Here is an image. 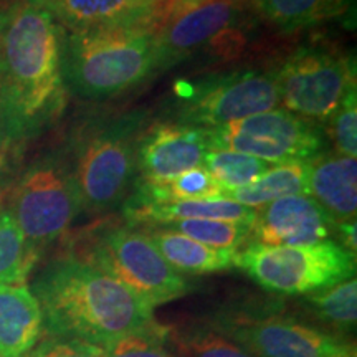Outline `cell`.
<instances>
[{"instance_id":"obj_1","label":"cell","mask_w":357,"mask_h":357,"mask_svg":"<svg viewBox=\"0 0 357 357\" xmlns=\"http://www.w3.org/2000/svg\"><path fill=\"white\" fill-rule=\"evenodd\" d=\"M65 29L42 8L12 7L0 30V113L13 142L50 128L66 106Z\"/></svg>"},{"instance_id":"obj_2","label":"cell","mask_w":357,"mask_h":357,"mask_svg":"<svg viewBox=\"0 0 357 357\" xmlns=\"http://www.w3.org/2000/svg\"><path fill=\"white\" fill-rule=\"evenodd\" d=\"M32 293L48 336L78 339L102 347L153 324L154 307L108 273L77 255L52 260L35 276Z\"/></svg>"},{"instance_id":"obj_3","label":"cell","mask_w":357,"mask_h":357,"mask_svg":"<svg viewBox=\"0 0 357 357\" xmlns=\"http://www.w3.org/2000/svg\"><path fill=\"white\" fill-rule=\"evenodd\" d=\"M66 88L83 98L102 100L128 91L158 71L155 29L124 25L65 35Z\"/></svg>"},{"instance_id":"obj_4","label":"cell","mask_w":357,"mask_h":357,"mask_svg":"<svg viewBox=\"0 0 357 357\" xmlns=\"http://www.w3.org/2000/svg\"><path fill=\"white\" fill-rule=\"evenodd\" d=\"M139 126L141 116L132 113L89 123L75 136L66 158L83 212H108L126 197L136 172Z\"/></svg>"},{"instance_id":"obj_5","label":"cell","mask_w":357,"mask_h":357,"mask_svg":"<svg viewBox=\"0 0 357 357\" xmlns=\"http://www.w3.org/2000/svg\"><path fill=\"white\" fill-rule=\"evenodd\" d=\"M2 202L38 260L83 212L70 160L61 153L40 155L30 162Z\"/></svg>"},{"instance_id":"obj_6","label":"cell","mask_w":357,"mask_h":357,"mask_svg":"<svg viewBox=\"0 0 357 357\" xmlns=\"http://www.w3.org/2000/svg\"><path fill=\"white\" fill-rule=\"evenodd\" d=\"M205 321L253 357H357L354 339L319 331L280 306H230Z\"/></svg>"},{"instance_id":"obj_7","label":"cell","mask_w":357,"mask_h":357,"mask_svg":"<svg viewBox=\"0 0 357 357\" xmlns=\"http://www.w3.org/2000/svg\"><path fill=\"white\" fill-rule=\"evenodd\" d=\"M235 266L270 293L306 296L356 276V255L336 240L300 247L248 242L236 252Z\"/></svg>"},{"instance_id":"obj_8","label":"cell","mask_w":357,"mask_h":357,"mask_svg":"<svg viewBox=\"0 0 357 357\" xmlns=\"http://www.w3.org/2000/svg\"><path fill=\"white\" fill-rule=\"evenodd\" d=\"M108 273L151 307L185 296L190 281L169 265L144 230L109 227L89 236L84 252L73 253Z\"/></svg>"},{"instance_id":"obj_9","label":"cell","mask_w":357,"mask_h":357,"mask_svg":"<svg viewBox=\"0 0 357 357\" xmlns=\"http://www.w3.org/2000/svg\"><path fill=\"white\" fill-rule=\"evenodd\" d=\"M273 77L280 102L316 123L329 121L356 88L354 63L336 48L303 47L284 60Z\"/></svg>"},{"instance_id":"obj_10","label":"cell","mask_w":357,"mask_h":357,"mask_svg":"<svg viewBox=\"0 0 357 357\" xmlns=\"http://www.w3.org/2000/svg\"><path fill=\"white\" fill-rule=\"evenodd\" d=\"M280 105L273 73L235 70L212 75L178 89V123L204 131L275 109Z\"/></svg>"},{"instance_id":"obj_11","label":"cell","mask_w":357,"mask_h":357,"mask_svg":"<svg viewBox=\"0 0 357 357\" xmlns=\"http://www.w3.org/2000/svg\"><path fill=\"white\" fill-rule=\"evenodd\" d=\"M205 134L208 149L235 151L268 164L307 162L326 149L324 132L314 123L280 108L208 129Z\"/></svg>"},{"instance_id":"obj_12","label":"cell","mask_w":357,"mask_h":357,"mask_svg":"<svg viewBox=\"0 0 357 357\" xmlns=\"http://www.w3.org/2000/svg\"><path fill=\"white\" fill-rule=\"evenodd\" d=\"M247 0H207L174 13L155 30L158 71L171 68L208 47L231 43L245 20Z\"/></svg>"},{"instance_id":"obj_13","label":"cell","mask_w":357,"mask_h":357,"mask_svg":"<svg viewBox=\"0 0 357 357\" xmlns=\"http://www.w3.org/2000/svg\"><path fill=\"white\" fill-rule=\"evenodd\" d=\"M207 134L185 123H158L137 137L136 171L146 184H162L200 167L207 154Z\"/></svg>"},{"instance_id":"obj_14","label":"cell","mask_w":357,"mask_h":357,"mask_svg":"<svg viewBox=\"0 0 357 357\" xmlns=\"http://www.w3.org/2000/svg\"><path fill=\"white\" fill-rule=\"evenodd\" d=\"M336 222L311 195H288L255 211L248 242L300 247L331 240Z\"/></svg>"},{"instance_id":"obj_15","label":"cell","mask_w":357,"mask_h":357,"mask_svg":"<svg viewBox=\"0 0 357 357\" xmlns=\"http://www.w3.org/2000/svg\"><path fill=\"white\" fill-rule=\"evenodd\" d=\"M48 12L68 32L124 25H151L158 30L167 0H24Z\"/></svg>"},{"instance_id":"obj_16","label":"cell","mask_w":357,"mask_h":357,"mask_svg":"<svg viewBox=\"0 0 357 357\" xmlns=\"http://www.w3.org/2000/svg\"><path fill=\"white\" fill-rule=\"evenodd\" d=\"M307 195H311L336 223L356 220V158L323 153L307 160Z\"/></svg>"},{"instance_id":"obj_17","label":"cell","mask_w":357,"mask_h":357,"mask_svg":"<svg viewBox=\"0 0 357 357\" xmlns=\"http://www.w3.org/2000/svg\"><path fill=\"white\" fill-rule=\"evenodd\" d=\"M42 337V310L29 284H0V357H25Z\"/></svg>"},{"instance_id":"obj_18","label":"cell","mask_w":357,"mask_h":357,"mask_svg":"<svg viewBox=\"0 0 357 357\" xmlns=\"http://www.w3.org/2000/svg\"><path fill=\"white\" fill-rule=\"evenodd\" d=\"M124 217L131 227H162L181 220H229L252 223L255 211L227 197L178 200L166 204H137L124 205Z\"/></svg>"},{"instance_id":"obj_19","label":"cell","mask_w":357,"mask_h":357,"mask_svg":"<svg viewBox=\"0 0 357 357\" xmlns=\"http://www.w3.org/2000/svg\"><path fill=\"white\" fill-rule=\"evenodd\" d=\"M296 318L319 331L341 339H354L357 324V281L349 278L321 291L306 294Z\"/></svg>"},{"instance_id":"obj_20","label":"cell","mask_w":357,"mask_h":357,"mask_svg":"<svg viewBox=\"0 0 357 357\" xmlns=\"http://www.w3.org/2000/svg\"><path fill=\"white\" fill-rule=\"evenodd\" d=\"M146 235L160 255L181 275H208L235 266L236 252L218 250L195 242L166 227H146Z\"/></svg>"},{"instance_id":"obj_21","label":"cell","mask_w":357,"mask_h":357,"mask_svg":"<svg viewBox=\"0 0 357 357\" xmlns=\"http://www.w3.org/2000/svg\"><path fill=\"white\" fill-rule=\"evenodd\" d=\"M258 15L283 32H294L337 19L354 8V0H252Z\"/></svg>"},{"instance_id":"obj_22","label":"cell","mask_w":357,"mask_h":357,"mask_svg":"<svg viewBox=\"0 0 357 357\" xmlns=\"http://www.w3.org/2000/svg\"><path fill=\"white\" fill-rule=\"evenodd\" d=\"M300 194L307 195V162L293 160L268 167L252 184L230 192L227 199L258 211L273 200Z\"/></svg>"},{"instance_id":"obj_23","label":"cell","mask_w":357,"mask_h":357,"mask_svg":"<svg viewBox=\"0 0 357 357\" xmlns=\"http://www.w3.org/2000/svg\"><path fill=\"white\" fill-rule=\"evenodd\" d=\"M223 197L220 185L204 166L190 169L162 184H137L136 194L129 202L137 204H166L178 200H202Z\"/></svg>"},{"instance_id":"obj_24","label":"cell","mask_w":357,"mask_h":357,"mask_svg":"<svg viewBox=\"0 0 357 357\" xmlns=\"http://www.w3.org/2000/svg\"><path fill=\"white\" fill-rule=\"evenodd\" d=\"M167 334L178 357H253L207 321L167 326Z\"/></svg>"},{"instance_id":"obj_25","label":"cell","mask_w":357,"mask_h":357,"mask_svg":"<svg viewBox=\"0 0 357 357\" xmlns=\"http://www.w3.org/2000/svg\"><path fill=\"white\" fill-rule=\"evenodd\" d=\"M202 166L215 178L223 192V197H227L230 192L252 184L270 167V164L235 151L208 149Z\"/></svg>"},{"instance_id":"obj_26","label":"cell","mask_w":357,"mask_h":357,"mask_svg":"<svg viewBox=\"0 0 357 357\" xmlns=\"http://www.w3.org/2000/svg\"><path fill=\"white\" fill-rule=\"evenodd\" d=\"M37 261L0 199V284L25 281Z\"/></svg>"},{"instance_id":"obj_27","label":"cell","mask_w":357,"mask_h":357,"mask_svg":"<svg viewBox=\"0 0 357 357\" xmlns=\"http://www.w3.org/2000/svg\"><path fill=\"white\" fill-rule=\"evenodd\" d=\"M162 227L176 230L178 234L195 240V242L207 245V247L218 250H231V252H238L243 245L248 243L250 230H252V223L208 220V218L181 220Z\"/></svg>"},{"instance_id":"obj_28","label":"cell","mask_w":357,"mask_h":357,"mask_svg":"<svg viewBox=\"0 0 357 357\" xmlns=\"http://www.w3.org/2000/svg\"><path fill=\"white\" fill-rule=\"evenodd\" d=\"M101 357H178L169 341L167 326L154 321L100 347Z\"/></svg>"},{"instance_id":"obj_29","label":"cell","mask_w":357,"mask_h":357,"mask_svg":"<svg viewBox=\"0 0 357 357\" xmlns=\"http://www.w3.org/2000/svg\"><path fill=\"white\" fill-rule=\"evenodd\" d=\"M329 136L339 155H357V91L351 89L329 119Z\"/></svg>"},{"instance_id":"obj_30","label":"cell","mask_w":357,"mask_h":357,"mask_svg":"<svg viewBox=\"0 0 357 357\" xmlns=\"http://www.w3.org/2000/svg\"><path fill=\"white\" fill-rule=\"evenodd\" d=\"M25 357H101L100 347L78 339L45 336Z\"/></svg>"},{"instance_id":"obj_31","label":"cell","mask_w":357,"mask_h":357,"mask_svg":"<svg viewBox=\"0 0 357 357\" xmlns=\"http://www.w3.org/2000/svg\"><path fill=\"white\" fill-rule=\"evenodd\" d=\"M13 144L10 134L7 131V126H6V121H3V116L0 113V169L3 167V164H6V159H7V154L8 151H10V146Z\"/></svg>"},{"instance_id":"obj_32","label":"cell","mask_w":357,"mask_h":357,"mask_svg":"<svg viewBox=\"0 0 357 357\" xmlns=\"http://www.w3.org/2000/svg\"><path fill=\"white\" fill-rule=\"evenodd\" d=\"M8 12H10V8H8V10H6V8L0 7V30H2L3 24H6V20H7V17H8Z\"/></svg>"}]
</instances>
